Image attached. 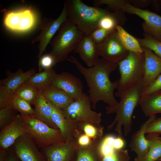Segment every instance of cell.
<instances>
[{"label": "cell", "instance_id": "bcb514c9", "mask_svg": "<svg viewBox=\"0 0 161 161\" xmlns=\"http://www.w3.org/2000/svg\"><path fill=\"white\" fill-rule=\"evenodd\" d=\"M158 161H161V157L160 158Z\"/></svg>", "mask_w": 161, "mask_h": 161}, {"label": "cell", "instance_id": "ab89813d", "mask_svg": "<svg viewBox=\"0 0 161 161\" xmlns=\"http://www.w3.org/2000/svg\"><path fill=\"white\" fill-rule=\"evenodd\" d=\"M145 133L161 135V117L156 118L150 123L145 131Z\"/></svg>", "mask_w": 161, "mask_h": 161}, {"label": "cell", "instance_id": "60d3db41", "mask_svg": "<svg viewBox=\"0 0 161 161\" xmlns=\"http://www.w3.org/2000/svg\"><path fill=\"white\" fill-rule=\"evenodd\" d=\"M93 140L85 134L82 133L78 137L76 140L77 145L81 147H85L90 145Z\"/></svg>", "mask_w": 161, "mask_h": 161}, {"label": "cell", "instance_id": "ffe728a7", "mask_svg": "<svg viewBox=\"0 0 161 161\" xmlns=\"http://www.w3.org/2000/svg\"><path fill=\"white\" fill-rule=\"evenodd\" d=\"M74 51L79 54L89 67H92L99 58L97 44L89 35L84 36Z\"/></svg>", "mask_w": 161, "mask_h": 161}, {"label": "cell", "instance_id": "3957f363", "mask_svg": "<svg viewBox=\"0 0 161 161\" xmlns=\"http://www.w3.org/2000/svg\"><path fill=\"white\" fill-rule=\"evenodd\" d=\"M64 5L67 18L84 36L89 35L98 27L100 19L110 12L107 9L88 6L81 0H66Z\"/></svg>", "mask_w": 161, "mask_h": 161}, {"label": "cell", "instance_id": "4fadbf2b", "mask_svg": "<svg viewBox=\"0 0 161 161\" xmlns=\"http://www.w3.org/2000/svg\"><path fill=\"white\" fill-rule=\"evenodd\" d=\"M12 147L16 155L21 161H47L28 134L19 137Z\"/></svg>", "mask_w": 161, "mask_h": 161}, {"label": "cell", "instance_id": "7bdbcfd3", "mask_svg": "<svg viewBox=\"0 0 161 161\" xmlns=\"http://www.w3.org/2000/svg\"><path fill=\"white\" fill-rule=\"evenodd\" d=\"M125 143L122 137H119L115 138L114 140L113 146L115 149H121L125 146Z\"/></svg>", "mask_w": 161, "mask_h": 161}, {"label": "cell", "instance_id": "ac0fdd59", "mask_svg": "<svg viewBox=\"0 0 161 161\" xmlns=\"http://www.w3.org/2000/svg\"><path fill=\"white\" fill-rule=\"evenodd\" d=\"M51 104L52 107V120L60 130L64 142H76L78 137L82 133L77 123L67 119L61 109Z\"/></svg>", "mask_w": 161, "mask_h": 161}, {"label": "cell", "instance_id": "5bb4252c", "mask_svg": "<svg viewBox=\"0 0 161 161\" xmlns=\"http://www.w3.org/2000/svg\"><path fill=\"white\" fill-rule=\"evenodd\" d=\"M156 115L150 117L141 126L140 129L132 135L129 146L131 150L136 154L137 157H142L148 152L155 138L159 135L148 134L146 138L145 131L148 125L156 118Z\"/></svg>", "mask_w": 161, "mask_h": 161}, {"label": "cell", "instance_id": "7a4b0ae2", "mask_svg": "<svg viewBox=\"0 0 161 161\" xmlns=\"http://www.w3.org/2000/svg\"><path fill=\"white\" fill-rule=\"evenodd\" d=\"M141 83L130 86L121 91H116L115 95L120 98V102L116 105L105 108L107 114L115 113L114 120L108 126V130L112 129L115 126L114 130L118 137H123L122 128L124 134L127 136L132 129L133 113L135 108L139 105L140 97Z\"/></svg>", "mask_w": 161, "mask_h": 161}, {"label": "cell", "instance_id": "1f68e13d", "mask_svg": "<svg viewBox=\"0 0 161 161\" xmlns=\"http://www.w3.org/2000/svg\"><path fill=\"white\" fill-rule=\"evenodd\" d=\"M144 36L143 38H137L141 46L151 49L161 58V42L146 33L144 32Z\"/></svg>", "mask_w": 161, "mask_h": 161}, {"label": "cell", "instance_id": "7dc6e473", "mask_svg": "<svg viewBox=\"0 0 161 161\" xmlns=\"http://www.w3.org/2000/svg\"><path fill=\"white\" fill-rule=\"evenodd\" d=\"M158 138L160 140H161V137H159Z\"/></svg>", "mask_w": 161, "mask_h": 161}, {"label": "cell", "instance_id": "7c38bea8", "mask_svg": "<svg viewBox=\"0 0 161 161\" xmlns=\"http://www.w3.org/2000/svg\"><path fill=\"white\" fill-rule=\"evenodd\" d=\"M78 146L76 142H64L41 149L47 161H75Z\"/></svg>", "mask_w": 161, "mask_h": 161}, {"label": "cell", "instance_id": "44dd1931", "mask_svg": "<svg viewBox=\"0 0 161 161\" xmlns=\"http://www.w3.org/2000/svg\"><path fill=\"white\" fill-rule=\"evenodd\" d=\"M8 106L22 116H35L34 109L27 102L13 94L0 96V108Z\"/></svg>", "mask_w": 161, "mask_h": 161}, {"label": "cell", "instance_id": "7402d4cb", "mask_svg": "<svg viewBox=\"0 0 161 161\" xmlns=\"http://www.w3.org/2000/svg\"><path fill=\"white\" fill-rule=\"evenodd\" d=\"M57 108L64 109L75 100L60 89L50 86L40 93Z\"/></svg>", "mask_w": 161, "mask_h": 161}, {"label": "cell", "instance_id": "f1b7e54d", "mask_svg": "<svg viewBox=\"0 0 161 161\" xmlns=\"http://www.w3.org/2000/svg\"><path fill=\"white\" fill-rule=\"evenodd\" d=\"M77 125L82 133L87 135L93 140H101L103 137L104 127L100 124L79 122Z\"/></svg>", "mask_w": 161, "mask_h": 161}, {"label": "cell", "instance_id": "9a60e30c", "mask_svg": "<svg viewBox=\"0 0 161 161\" xmlns=\"http://www.w3.org/2000/svg\"><path fill=\"white\" fill-rule=\"evenodd\" d=\"M27 133L23 119L18 114L9 124L1 130L0 149L7 150L19 137Z\"/></svg>", "mask_w": 161, "mask_h": 161}, {"label": "cell", "instance_id": "6da1fadb", "mask_svg": "<svg viewBox=\"0 0 161 161\" xmlns=\"http://www.w3.org/2000/svg\"><path fill=\"white\" fill-rule=\"evenodd\" d=\"M67 60L72 63L80 73L83 75L89 88V98L95 109L97 103L102 101L112 107L118 102L114 96L116 89L115 81L112 82L109 78L110 74L116 69L118 64L101 58H98L96 63L92 67H84L73 56Z\"/></svg>", "mask_w": 161, "mask_h": 161}, {"label": "cell", "instance_id": "8992f818", "mask_svg": "<svg viewBox=\"0 0 161 161\" xmlns=\"http://www.w3.org/2000/svg\"><path fill=\"white\" fill-rule=\"evenodd\" d=\"M28 134L41 149L64 142L59 129L51 128L35 116H22Z\"/></svg>", "mask_w": 161, "mask_h": 161}, {"label": "cell", "instance_id": "4316f807", "mask_svg": "<svg viewBox=\"0 0 161 161\" xmlns=\"http://www.w3.org/2000/svg\"><path fill=\"white\" fill-rule=\"evenodd\" d=\"M124 13L121 10L110 12L100 19L98 27L110 31L115 30L117 26H122L125 22Z\"/></svg>", "mask_w": 161, "mask_h": 161}, {"label": "cell", "instance_id": "30bf717a", "mask_svg": "<svg viewBox=\"0 0 161 161\" xmlns=\"http://www.w3.org/2000/svg\"><path fill=\"white\" fill-rule=\"evenodd\" d=\"M124 12L135 14L144 20L142 27L144 32L161 42V16L148 10L134 7L128 1L121 10Z\"/></svg>", "mask_w": 161, "mask_h": 161}, {"label": "cell", "instance_id": "ba28073f", "mask_svg": "<svg viewBox=\"0 0 161 161\" xmlns=\"http://www.w3.org/2000/svg\"><path fill=\"white\" fill-rule=\"evenodd\" d=\"M37 18L34 11L30 8L6 11L4 24L13 32L23 33L32 29L36 24Z\"/></svg>", "mask_w": 161, "mask_h": 161}, {"label": "cell", "instance_id": "f35d334b", "mask_svg": "<svg viewBox=\"0 0 161 161\" xmlns=\"http://www.w3.org/2000/svg\"><path fill=\"white\" fill-rule=\"evenodd\" d=\"M151 93H161V73L148 87L142 96Z\"/></svg>", "mask_w": 161, "mask_h": 161}, {"label": "cell", "instance_id": "cb8c5ba5", "mask_svg": "<svg viewBox=\"0 0 161 161\" xmlns=\"http://www.w3.org/2000/svg\"><path fill=\"white\" fill-rule=\"evenodd\" d=\"M139 105L147 117L161 113V93H151L141 96Z\"/></svg>", "mask_w": 161, "mask_h": 161}, {"label": "cell", "instance_id": "e575fe53", "mask_svg": "<svg viewBox=\"0 0 161 161\" xmlns=\"http://www.w3.org/2000/svg\"><path fill=\"white\" fill-rule=\"evenodd\" d=\"M115 137L112 135H108L103 137L100 145V151L101 157L110 154L115 149L113 143Z\"/></svg>", "mask_w": 161, "mask_h": 161}, {"label": "cell", "instance_id": "2e32d148", "mask_svg": "<svg viewBox=\"0 0 161 161\" xmlns=\"http://www.w3.org/2000/svg\"><path fill=\"white\" fill-rule=\"evenodd\" d=\"M67 18L66 8L65 5L61 14L55 20L51 19L44 25L40 34L32 41L34 43L39 42V52L37 56L39 59L42 55L51 40L60 27Z\"/></svg>", "mask_w": 161, "mask_h": 161}, {"label": "cell", "instance_id": "83f0119b", "mask_svg": "<svg viewBox=\"0 0 161 161\" xmlns=\"http://www.w3.org/2000/svg\"><path fill=\"white\" fill-rule=\"evenodd\" d=\"M115 29L122 44L129 51L139 54L144 52L142 47L136 38L128 33L121 26H117Z\"/></svg>", "mask_w": 161, "mask_h": 161}, {"label": "cell", "instance_id": "e0dca14e", "mask_svg": "<svg viewBox=\"0 0 161 161\" xmlns=\"http://www.w3.org/2000/svg\"><path fill=\"white\" fill-rule=\"evenodd\" d=\"M142 47L145 55V72L141 84L140 97L150 85L161 73V58L151 49Z\"/></svg>", "mask_w": 161, "mask_h": 161}, {"label": "cell", "instance_id": "9c48e42d", "mask_svg": "<svg viewBox=\"0 0 161 161\" xmlns=\"http://www.w3.org/2000/svg\"><path fill=\"white\" fill-rule=\"evenodd\" d=\"M97 47L99 56L117 64L126 58L129 52L121 42L116 29L109 33L101 42L97 44Z\"/></svg>", "mask_w": 161, "mask_h": 161}, {"label": "cell", "instance_id": "4dcf8cb0", "mask_svg": "<svg viewBox=\"0 0 161 161\" xmlns=\"http://www.w3.org/2000/svg\"><path fill=\"white\" fill-rule=\"evenodd\" d=\"M159 136L154 139L150 149L145 156L142 157H136L134 161H157L161 157V140Z\"/></svg>", "mask_w": 161, "mask_h": 161}, {"label": "cell", "instance_id": "b9f144b4", "mask_svg": "<svg viewBox=\"0 0 161 161\" xmlns=\"http://www.w3.org/2000/svg\"><path fill=\"white\" fill-rule=\"evenodd\" d=\"M128 1L135 7L140 8H144L150 5L151 0H130Z\"/></svg>", "mask_w": 161, "mask_h": 161}, {"label": "cell", "instance_id": "d590c367", "mask_svg": "<svg viewBox=\"0 0 161 161\" xmlns=\"http://www.w3.org/2000/svg\"><path fill=\"white\" fill-rule=\"evenodd\" d=\"M126 1L125 0H95L93 1V4L96 7L106 5L109 8L115 11L121 10Z\"/></svg>", "mask_w": 161, "mask_h": 161}, {"label": "cell", "instance_id": "8d00e7d4", "mask_svg": "<svg viewBox=\"0 0 161 161\" xmlns=\"http://www.w3.org/2000/svg\"><path fill=\"white\" fill-rule=\"evenodd\" d=\"M112 31L97 27L91 32L89 36L94 42L98 44L101 42Z\"/></svg>", "mask_w": 161, "mask_h": 161}, {"label": "cell", "instance_id": "d6986e66", "mask_svg": "<svg viewBox=\"0 0 161 161\" xmlns=\"http://www.w3.org/2000/svg\"><path fill=\"white\" fill-rule=\"evenodd\" d=\"M35 69H31L25 72L20 69L0 81V95L13 94L22 83L35 74Z\"/></svg>", "mask_w": 161, "mask_h": 161}, {"label": "cell", "instance_id": "d6a6232c", "mask_svg": "<svg viewBox=\"0 0 161 161\" xmlns=\"http://www.w3.org/2000/svg\"><path fill=\"white\" fill-rule=\"evenodd\" d=\"M17 112L11 107L0 108V129L9 124L17 115Z\"/></svg>", "mask_w": 161, "mask_h": 161}, {"label": "cell", "instance_id": "f546056e", "mask_svg": "<svg viewBox=\"0 0 161 161\" xmlns=\"http://www.w3.org/2000/svg\"><path fill=\"white\" fill-rule=\"evenodd\" d=\"M13 94L34 105L38 93L35 89L26 82L21 84Z\"/></svg>", "mask_w": 161, "mask_h": 161}, {"label": "cell", "instance_id": "74e56055", "mask_svg": "<svg viewBox=\"0 0 161 161\" xmlns=\"http://www.w3.org/2000/svg\"><path fill=\"white\" fill-rule=\"evenodd\" d=\"M55 64L54 58L49 53L42 55L39 59L38 66L40 72L42 69L44 70L52 68Z\"/></svg>", "mask_w": 161, "mask_h": 161}, {"label": "cell", "instance_id": "f6af8a7d", "mask_svg": "<svg viewBox=\"0 0 161 161\" xmlns=\"http://www.w3.org/2000/svg\"><path fill=\"white\" fill-rule=\"evenodd\" d=\"M154 9L159 11L161 5V0H151V3Z\"/></svg>", "mask_w": 161, "mask_h": 161}, {"label": "cell", "instance_id": "d4e9b609", "mask_svg": "<svg viewBox=\"0 0 161 161\" xmlns=\"http://www.w3.org/2000/svg\"><path fill=\"white\" fill-rule=\"evenodd\" d=\"M56 74L52 68L44 70L30 76L26 81L40 93L51 86L53 78Z\"/></svg>", "mask_w": 161, "mask_h": 161}, {"label": "cell", "instance_id": "484cf974", "mask_svg": "<svg viewBox=\"0 0 161 161\" xmlns=\"http://www.w3.org/2000/svg\"><path fill=\"white\" fill-rule=\"evenodd\" d=\"M102 139L93 140L91 144L87 146H79L75 161H100L101 156L99 147Z\"/></svg>", "mask_w": 161, "mask_h": 161}, {"label": "cell", "instance_id": "8fae6325", "mask_svg": "<svg viewBox=\"0 0 161 161\" xmlns=\"http://www.w3.org/2000/svg\"><path fill=\"white\" fill-rule=\"evenodd\" d=\"M51 86L61 89L75 100L82 99L88 96L83 91V85L81 80L68 72L56 73Z\"/></svg>", "mask_w": 161, "mask_h": 161}, {"label": "cell", "instance_id": "52a82bcc", "mask_svg": "<svg viewBox=\"0 0 161 161\" xmlns=\"http://www.w3.org/2000/svg\"><path fill=\"white\" fill-rule=\"evenodd\" d=\"M91 103L88 95L83 99L75 100L61 110L65 117L72 122H83L100 124L102 120L101 113L92 110Z\"/></svg>", "mask_w": 161, "mask_h": 161}, {"label": "cell", "instance_id": "ee69618b", "mask_svg": "<svg viewBox=\"0 0 161 161\" xmlns=\"http://www.w3.org/2000/svg\"><path fill=\"white\" fill-rule=\"evenodd\" d=\"M5 161H21L16 155L12 146L8 150Z\"/></svg>", "mask_w": 161, "mask_h": 161}, {"label": "cell", "instance_id": "836d02e7", "mask_svg": "<svg viewBox=\"0 0 161 161\" xmlns=\"http://www.w3.org/2000/svg\"><path fill=\"white\" fill-rule=\"evenodd\" d=\"M130 159L127 150L114 149L110 154L101 157L100 161H129Z\"/></svg>", "mask_w": 161, "mask_h": 161}, {"label": "cell", "instance_id": "5b68a950", "mask_svg": "<svg viewBox=\"0 0 161 161\" xmlns=\"http://www.w3.org/2000/svg\"><path fill=\"white\" fill-rule=\"evenodd\" d=\"M145 55L129 51L127 57L118 64L120 78L115 81L117 91L141 83L145 72Z\"/></svg>", "mask_w": 161, "mask_h": 161}, {"label": "cell", "instance_id": "603a6c76", "mask_svg": "<svg viewBox=\"0 0 161 161\" xmlns=\"http://www.w3.org/2000/svg\"><path fill=\"white\" fill-rule=\"evenodd\" d=\"M33 105L36 117L51 128L58 129L52 120V107L50 102L41 95L38 93Z\"/></svg>", "mask_w": 161, "mask_h": 161}, {"label": "cell", "instance_id": "277c9868", "mask_svg": "<svg viewBox=\"0 0 161 161\" xmlns=\"http://www.w3.org/2000/svg\"><path fill=\"white\" fill-rule=\"evenodd\" d=\"M84 35L68 18L61 25L51 42L49 53L56 64L65 60L69 54L77 48Z\"/></svg>", "mask_w": 161, "mask_h": 161}]
</instances>
